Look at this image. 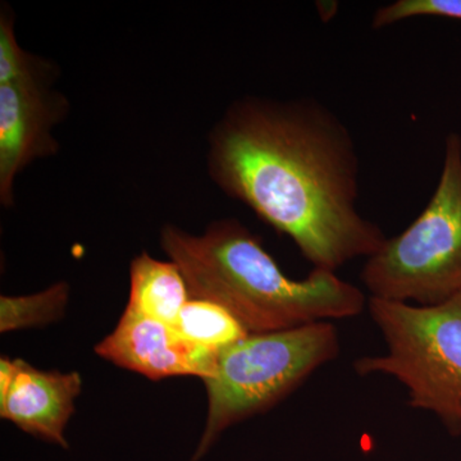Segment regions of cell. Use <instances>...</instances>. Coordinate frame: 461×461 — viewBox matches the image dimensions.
I'll return each mask as SVG.
<instances>
[{
    "label": "cell",
    "instance_id": "6da1fadb",
    "mask_svg": "<svg viewBox=\"0 0 461 461\" xmlns=\"http://www.w3.org/2000/svg\"><path fill=\"white\" fill-rule=\"evenodd\" d=\"M359 169L348 127L314 99L236 100L209 136L212 180L321 271L372 257L387 240L357 208Z\"/></svg>",
    "mask_w": 461,
    "mask_h": 461
},
{
    "label": "cell",
    "instance_id": "7a4b0ae2",
    "mask_svg": "<svg viewBox=\"0 0 461 461\" xmlns=\"http://www.w3.org/2000/svg\"><path fill=\"white\" fill-rule=\"evenodd\" d=\"M160 245L180 268L190 297L223 306L250 333L348 320L368 305L363 291L335 272L313 269L305 280L287 277L238 220L215 221L202 235L168 224Z\"/></svg>",
    "mask_w": 461,
    "mask_h": 461
},
{
    "label": "cell",
    "instance_id": "3957f363",
    "mask_svg": "<svg viewBox=\"0 0 461 461\" xmlns=\"http://www.w3.org/2000/svg\"><path fill=\"white\" fill-rule=\"evenodd\" d=\"M339 353L332 321L250 333L221 350L213 375L204 381L208 415L190 461L202 460L224 430L271 409Z\"/></svg>",
    "mask_w": 461,
    "mask_h": 461
},
{
    "label": "cell",
    "instance_id": "277c9868",
    "mask_svg": "<svg viewBox=\"0 0 461 461\" xmlns=\"http://www.w3.org/2000/svg\"><path fill=\"white\" fill-rule=\"evenodd\" d=\"M386 353L362 357L354 371L395 378L409 405L432 412L450 435H461V291L433 306L368 299Z\"/></svg>",
    "mask_w": 461,
    "mask_h": 461
},
{
    "label": "cell",
    "instance_id": "5b68a950",
    "mask_svg": "<svg viewBox=\"0 0 461 461\" xmlns=\"http://www.w3.org/2000/svg\"><path fill=\"white\" fill-rule=\"evenodd\" d=\"M360 280L369 297L433 306L461 291V138L446 139L432 198L414 222L366 258Z\"/></svg>",
    "mask_w": 461,
    "mask_h": 461
},
{
    "label": "cell",
    "instance_id": "8992f818",
    "mask_svg": "<svg viewBox=\"0 0 461 461\" xmlns=\"http://www.w3.org/2000/svg\"><path fill=\"white\" fill-rule=\"evenodd\" d=\"M56 77L0 85V202L5 206L14 205L17 176L59 149L53 129L65 120L69 105L51 87Z\"/></svg>",
    "mask_w": 461,
    "mask_h": 461
},
{
    "label": "cell",
    "instance_id": "52a82bcc",
    "mask_svg": "<svg viewBox=\"0 0 461 461\" xmlns=\"http://www.w3.org/2000/svg\"><path fill=\"white\" fill-rule=\"evenodd\" d=\"M103 359L150 379L212 377L220 351L186 341L168 324L124 309L117 326L99 342Z\"/></svg>",
    "mask_w": 461,
    "mask_h": 461
},
{
    "label": "cell",
    "instance_id": "ba28073f",
    "mask_svg": "<svg viewBox=\"0 0 461 461\" xmlns=\"http://www.w3.org/2000/svg\"><path fill=\"white\" fill-rule=\"evenodd\" d=\"M83 381L76 372H45L16 359L7 393L0 397V417L30 435L68 448L66 429L75 412Z\"/></svg>",
    "mask_w": 461,
    "mask_h": 461
},
{
    "label": "cell",
    "instance_id": "9c48e42d",
    "mask_svg": "<svg viewBox=\"0 0 461 461\" xmlns=\"http://www.w3.org/2000/svg\"><path fill=\"white\" fill-rule=\"evenodd\" d=\"M189 300L186 281L171 260L141 253L130 264L129 311L172 327Z\"/></svg>",
    "mask_w": 461,
    "mask_h": 461
},
{
    "label": "cell",
    "instance_id": "30bf717a",
    "mask_svg": "<svg viewBox=\"0 0 461 461\" xmlns=\"http://www.w3.org/2000/svg\"><path fill=\"white\" fill-rule=\"evenodd\" d=\"M172 327L191 344L214 351L223 350L250 335L244 324L223 306L193 297Z\"/></svg>",
    "mask_w": 461,
    "mask_h": 461
},
{
    "label": "cell",
    "instance_id": "8fae6325",
    "mask_svg": "<svg viewBox=\"0 0 461 461\" xmlns=\"http://www.w3.org/2000/svg\"><path fill=\"white\" fill-rule=\"evenodd\" d=\"M69 290L66 282L26 296L0 297V330L32 329L53 323L65 314Z\"/></svg>",
    "mask_w": 461,
    "mask_h": 461
},
{
    "label": "cell",
    "instance_id": "7c38bea8",
    "mask_svg": "<svg viewBox=\"0 0 461 461\" xmlns=\"http://www.w3.org/2000/svg\"><path fill=\"white\" fill-rule=\"evenodd\" d=\"M57 76L48 60L27 53L17 41L14 16L8 8L0 14V85Z\"/></svg>",
    "mask_w": 461,
    "mask_h": 461
},
{
    "label": "cell",
    "instance_id": "4fadbf2b",
    "mask_svg": "<svg viewBox=\"0 0 461 461\" xmlns=\"http://www.w3.org/2000/svg\"><path fill=\"white\" fill-rule=\"evenodd\" d=\"M424 16L461 21V0H396L375 11L372 26L382 29L408 18Z\"/></svg>",
    "mask_w": 461,
    "mask_h": 461
}]
</instances>
